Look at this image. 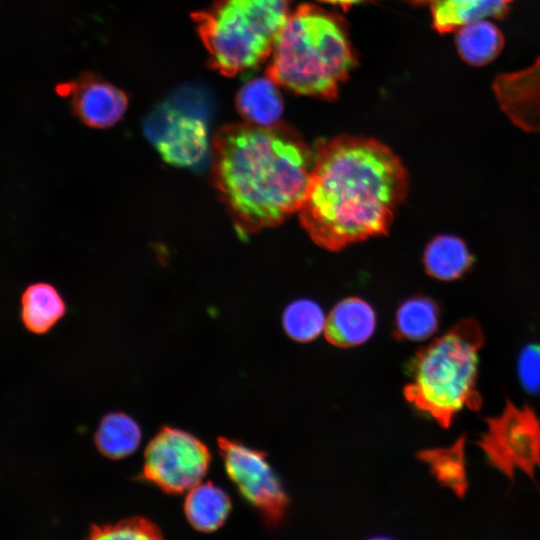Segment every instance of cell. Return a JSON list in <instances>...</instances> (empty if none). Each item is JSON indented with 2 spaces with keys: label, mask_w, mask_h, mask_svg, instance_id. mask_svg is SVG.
Here are the masks:
<instances>
[{
  "label": "cell",
  "mask_w": 540,
  "mask_h": 540,
  "mask_svg": "<svg viewBox=\"0 0 540 540\" xmlns=\"http://www.w3.org/2000/svg\"><path fill=\"white\" fill-rule=\"evenodd\" d=\"M376 325L375 313L364 300L350 297L338 302L325 323L326 339L337 347L348 348L366 342Z\"/></svg>",
  "instance_id": "12"
},
{
  "label": "cell",
  "mask_w": 540,
  "mask_h": 540,
  "mask_svg": "<svg viewBox=\"0 0 540 540\" xmlns=\"http://www.w3.org/2000/svg\"><path fill=\"white\" fill-rule=\"evenodd\" d=\"M428 464L438 482L449 488L458 497L468 489L465 461V436H460L452 445L423 451L419 454Z\"/></svg>",
  "instance_id": "20"
},
{
  "label": "cell",
  "mask_w": 540,
  "mask_h": 540,
  "mask_svg": "<svg viewBox=\"0 0 540 540\" xmlns=\"http://www.w3.org/2000/svg\"><path fill=\"white\" fill-rule=\"evenodd\" d=\"M354 65L340 21L322 9L301 5L276 37L267 75L301 95L334 98Z\"/></svg>",
  "instance_id": "3"
},
{
  "label": "cell",
  "mask_w": 540,
  "mask_h": 540,
  "mask_svg": "<svg viewBox=\"0 0 540 540\" xmlns=\"http://www.w3.org/2000/svg\"><path fill=\"white\" fill-rule=\"evenodd\" d=\"M211 461L207 446L189 432L163 427L144 451L143 477L169 494L200 483Z\"/></svg>",
  "instance_id": "7"
},
{
  "label": "cell",
  "mask_w": 540,
  "mask_h": 540,
  "mask_svg": "<svg viewBox=\"0 0 540 540\" xmlns=\"http://www.w3.org/2000/svg\"><path fill=\"white\" fill-rule=\"evenodd\" d=\"M455 42L458 53L465 62L473 66H483L499 55L504 38L495 24L484 19L457 29Z\"/></svg>",
  "instance_id": "18"
},
{
  "label": "cell",
  "mask_w": 540,
  "mask_h": 540,
  "mask_svg": "<svg viewBox=\"0 0 540 540\" xmlns=\"http://www.w3.org/2000/svg\"><path fill=\"white\" fill-rule=\"evenodd\" d=\"M217 445L225 471L243 498L269 523L280 521L288 500L266 454L224 437L218 438Z\"/></svg>",
  "instance_id": "8"
},
{
  "label": "cell",
  "mask_w": 540,
  "mask_h": 540,
  "mask_svg": "<svg viewBox=\"0 0 540 540\" xmlns=\"http://www.w3.org/2000/svg\"><path fill=\"white\" fill-rule=\"evenodd\" d=\"M291 0H218L194 15L212 68L234 76L270 56Z\"/></svg>",
  "instance_id": "5"
},
{
  "label": "cell",
  "mask_w": 540,
  "mask_h": 540,
  "mask_svg": "<svg viewBox=\"0 0 540 540\" xmlns=\"http://www.w3.org/2000/svg\"><path fill=\"white\" fill-rule=\"evenodd\" d=\"M486 424L477 444L490 465L510 480L518 470L533 478L540 468V419L535 411L508 400L501 414Z\"/></svg>",
  "instance_id": "6"
},
{
  "label": "cell",
  "mask_w": 540,
  "mask_h": 540,
  "mask_svg": "<svg viewBox=\"0 0 540 540\" xmlns=\"http://www.w3.org/2000/svg\"><path fill=\"white\" fill-rule=\"evenodd\" d=\"M314 155L296 132L280 124L233 123L216 132L211 182L241 238L276 227L299 211Z\"/></svg>",
  "instance_id": "2"
},
{
  "label": "cell",
  "mask_w": 540,
  "mask_h": 540,
  "mask_svg": "<svg viewBox=\"0 0 540 540\" xmlns=\"http://www.w3.org/2000/svg\"><path fill=\"white\" fill-rule=\"evenodd\" d=\"M94 440L101 454L118 460L129 456L138 448L141 429L127 414L112 412L102 418Z\"/></svg>",
  "instance_id": "19"
},
{
  "label": "cell",
  "mask_w": 540,
  "mask_h": 540,
  "mask_svg": "<svg viewBox=\"0 0 540 540\" xmlns=\"http://www.w3.org/2000/svg\"><path fill=\"white\" fill-rule=\"evenodd\" d=\"M493 90L501 109L526 132H540V56L528 68L498 75Z\"/></svg>",
  "instance_id": "11"
},
{
  "label": "cell",
  "mask_w": 540,
  "mask_h": 540,
  "mask_svg": "<svg viewBox=\"0 0 540 540\" xmlns=\"http://www.w3.org/2000/svg\"><path fill=\"white\" fill-rule=\"evenodd\" d=\"M162 531L150 520L132 517L114 524L92 525L90 539H161Z\"/></svg>",
  "instance_id": "23"
},
{
  "label": "cell",
  "mask_w": 540,
  "mask_h": 540,
  "mask_svg": "<svg viewBox=\"0 0 540 540\" xmlns=\"http://www.w3.org/2000/svg\"><path fill=\"white\" fill-rule=\"evenodd\" d=\"M512 0H430L432 22L439 33L486 18H502Z\"/></svg>",
  "instance_id": "14"
},
{
  "label": "cell",
  "mask_w": 540,
  "mask_h": 540,
  "mask_svg": "<svg viewBox=\"0 0 540 540\" xmlns=\"http://www.w3.org/2000/svg\"><path fill=\"white\" fill-rule=\"evenodd\" d=\"M144 132L170 165L195 167L207 156L208 128L196 110L162 103L146 118Z\"/></svg>",
  "instance_id": "9"
},
{
  "label": "cell",
  "mask_w": 540,
  "mask_h": 540,
  "mask_svg": "<svg viewBox=\"0 0 540 540\" xmlns=\"http://www.w3.org/2000/svg\"><path fill=\"white\" fill-rule=\"evenodd\" d=\"M440 311L437 303L428 297H414L402 303L396 313V335L399 338L420 341L432 336L438 329Z\"/></svg>",
  "instance_id": "21"
},
{
  "label": "cell",
  "mask_w": 540,
  "mask_h": 540,
  "mask_svg": "<svg viewBox=\"0 0 540 540\" xmlns=\"http://www.w3.org/2000/svg\"><path fill=\"white\" fill-rule=\"evenodd\" d=\"M231 507L229 495L212 482L193 486L184 501V513L189 524L205 533L219 529L227 520Z\"/></svg>",
  "instance_id": "15"
},
{
  "label": "cell",
  "mask_w": 540,
  "mask_h": 540,
  "mask_svg": "<svg viewBox=\"0 0 540 540\" xmlns=\"http://www.w3.org/2000/svg\"><path fill=\"white\" fill-rule=\"evenodd\" d=\"M423 261L429 276L441 281H454L471 271L475 257L462 238L442 234L427 244Z\"/></svg>",
  "instance_id": "13"
},
{
  "label": "cell",
  "mask_w": 540,
  "mask_h": 540,
  "mask_svg": "<svg viewBox=\"0 0 540 540\" xmlns=\"http://www.w3.org/2000/svg\"><path fill=\"white\" fill-rule=\"evenodd\" d=\"M57 92L69 99L74 114L92 128L115 125L127 109V97L122 90L92 75L62 83Z\"/></svg>",
  "instance_id": "10"
},
{
  "label": "cell",
  "mask_w": 540,
  "mask_h": 540,
  "mask_svg": "<svg viewBox=\"0 0 540 540\" xmlns=\"http://www.w3.org/2000/svg\"><path fill=\"white\" fill-rule=\"evenodd\" d=\"M320 1L325 2V3L334 4V5H338V6H341V7L345 8V9H347L352 5H355V4L363 2V1H368V0H320Z\"/></svg>",
  "instance_id": "25"
},
{
  "label": "cell",
  "mask_w": 540,
  "mask_h": 540,
  "mask_svg": "<svg viewBox=\"0 0 540 540\" xmlns=\"http://www.w3.org/2000/svg\"><path fill=\"white\" fill-rule=\"evenodd\" d=\"M66 304L58 290L49 283L37 282L26 287L21 296V320L34 334H45L65 315Z\"/></svg>",
  "instance_id": "17"
},
{
  "label": "cell",
  "mask_w": 540,
  "mask_h": 540,
  "mask_svg": "<svg viewBox=\"0 0 540 540\" xmlns=\"http://www.w3.org/2000/svg\"><path fill=\"white\" fill-rule=\"evenodd\" d=\"M517 371L526 391L532 394L540 393V344H529L522 349Z\"/></svg>",
  "instance_id": "24"
},
{
  "label": "cell",
  "mask_w": 540,
  "mask_h": 540,
  "mask_svg": "<svg viewBox=\"0 0 540 540\" xmlns=\"http://www.w3.org/2000/svg\"><path fill=\"white\" fill-rule=\"evenodd\" d=\"M484 335L479 323L465 318L420 349L411 365L406 399L442 427L448 428L465 407L479 410L476 389L479 351Z\"/></svg>",
  "instance_id": "4"
},
{
  "label": "cell",
  "mask_w": 540,
  "mask_h": 540,
  "mask_svg": "<svg viewBox=\"0 0 540 540\" xmlns=\"http://www.w3.org/2000/svg\"><path fill=\"white\" fill-rule=\"evenodd\" d=\"M282 323L286 334L291 339L298 342H309L324 331L326 318L316 302L301 299L286 307Z\"/></svg>",
  "instance_id": "22"
},
{
  "label": "cell",
  "mask_w": 540,
  "mask_h": 540,
  "mask_svg": "<svg viewBox=\"0 0 540 540\" xmlns=\"http://www.w3.org/2000/svg\"><path fill=\"white\" fill-rule=\"evenodd\" d=\"M276 84L268 75L245 83L237 93L236 106L248 123L259 126L278 124L283 101Z\"/></svg>",
  "instance_id": "16"
},
{
  "label": "cell",
  "mask_w": 540,
  "mask_h": 540,
  "mask_svg": "<svg viewBox=\"0 0 540 540\" xmlns=\"http://www.w3.org/2000/svg\"><path fill=\"white\" fill-rule=\"evenodd\" d=\"M414 3H428L430 0H411Z\"/></svg>",
  "instance_id": "26"
},
{
  "label": "cell",
  "mask_w": 540,
  "mask_h": 540,
  "mask_svg": "<svg viewBox=\"0 0 540 540\" xmlns=\"http://www.w3.org/2000/svg\"><path fill=\"white\" fill-rule=\"evenodd\" d=\"M314 154L298 211L313 242L338 251L387 234L408 191L400 158L375 139L348 135L320 142Z\"/></svg>",
  "instance_id": "1"
}]
</instances>
